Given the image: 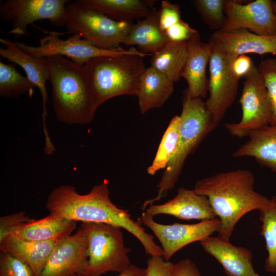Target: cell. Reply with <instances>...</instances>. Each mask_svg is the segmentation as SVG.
I'll use <instances>...</instances> for the list:
<instances>
[{"label": "cell", "instance_id": "cell-1", "mask_svg": "<svg viewBox=\"0 0 276 276\" xmlns=\"http://www.w3.org/2000/svg\"><path fill=\"white\" fill-rule=\"evenodd\" d=\"M106 182L94 186L86 194H80L76 188L61 185L49 195L46 208L50 214L82 222L104 223L126 229L142 243L146 254L162 256L163 249L146 232L138 220L134 221L128 210L119 208L110 200Z\"/></svg>", "mask_w": 276, "mask_h": 276}, {"label": "cell", "instance_id": "cell-2", "mask_svg": "<svg viewBox=\"0 0 276 276\" xmlns=\"http://www.w3.org/2000/svg\"><path fill=\"white\" fill-rule=\"evenodd\" d=\"M255 176L246 169L221 172L197 180L193 191L205 196L220 222L218 236L229 241L234 228L247 213L260 211L270 199L254 189Z\"/></svg>", "mask_w": 276, "mask_h": 276}, {"label": "cell", "instance_id": "cell-3", "mask_svg": "<svg viewBox=\"0 0 276 276\" xmlns=\"http://www.w3.org/2000/svg\"><path fill=\"white\" fill-rule=\"evenodd\" d=\"M47 57L57 119L69 125L91 122L98 106L83 65L60 55Z\"/></svg>", "mask_w": 276, "mask_h": 276}, {"label": "cell", "instance_id": "cell-4", "mask_svg": "<svg viewBox=\"0 0 276 276\" xmlns=\"http://www.w3.org/2000/svg\"><path fill=\"white\" fill-rule=\"evenodd\" d=\"M150 55L136 50L119 56L97 57L87 62L83 67L98 106L119 96H137L140 78L146 69L143 57Z\"/></svg>", "mask_w": 276, "mask_h": 276}, {"label": "cell", "instance_id": "cell-5", "mask_svg": "<svg viewBox=\"0 0 276 276\" xmlns=\"http://www.w3.org/2000/svg\"><path fill=\"white\" fill-rule=\"evenodd\" d=\"M180 118L176 150L157 185V196L145 201L142 207L143 210L165 197L168 192L175 187L188 156L216 127L202 98L190 99L185 91Z\"/></svg>", "mask_w": 276, "mask_h": 276}, {"label": "cell", "instance_id": "cell-6", "mask_svg": "<svg viewBox=\"0 0 276 276\" xmlns=\"http://www.w3.org/2000/svg\"><path fill=\"white\" fill-rule=\"evenodd\" d=\"M86 234L88 261L82 274L101 276L109 271L119 273L128 268L131 249L125 246L121 227L96 222H82Z\"/></svg>", "mask_w": 276, "mask_h": 276}, {"label": "cell", "instance_id": "cell-7", "mask_svg": "<svg viewBox=\"0 0 276 276\" xmlns=\"http://www.w3.org/2000/svg\"><path fill=\"white\" fill-rule=\"evenodd\" d=\"M66 34H78L96 47L114 50L124 43L133 22L117 21L71 1L66 5Z\"/></svg>", "mask_w": 276, "mask_h": 276}, {"label": "cell", "instance_id": "cell-8", "mask_svg": "<svg viewBox=\"0 0 276 276\" xmlns=\"http://www.w3.org/2000/svg\"><path fill=\"white\" fill-rule=\"evenodd\" d=\"M244 77L239 100L242 118L239 122L225 124L229 133L239 138L269 125L271 117L270 100L257 67L254 65Z\"/></svg>", "mask_w": 276, "mask_h": 276}, {"label": "cell", "instance_id": "cell-9", "mask_svg": "<svg viewBox=\"0 0 276 276\" xmlns=\"http://www.w3.org/2000/svg\"><path fill=\"white\" fill-rule=\"evenodd\" d=\"M43 31L47 35L39 40V46L29 45L17 41L15 43L22 51L30 55L44 57L60 55L82 66L95 57L119 56L134 52L137 50L134 47L128 50L121 47L114 50H105L96 47L78 34H73L68 38L62 39L59 36L63 33Z\"/></svg>", "mask_w": 276, "mask_h": 276}, {"label": "cell", "instance_id": "cell-10", "mask_svg": "<svg viewBox=\"0 0 276 276\" xmlns=\"http://www.w3.org/2000/svg\"><path fill=\"white\" fill-rule=\"evenodd\" d=\"M70 0H6L0 5V20H12L7 33L16 37L29 35L27 27L37 20H48L56 27L65 26L66 5Z\"/></svg>", "mask_w": 276, "mask_h": 276}, {"label": "cell", "instance_id": "cell-11", "mask_svg": "<svg viewBox=\"0 0 276 276\" xmlns=\"http://www.w3.org/2000/svg\"><path fill=\"white\" fill-rule=\"evenodd\" d=\"M209 42L212 50L209 64V96L205 103L217 127L235 100L239 79L231 70V63L234 59Z\"/></svg>", "mask_w": 276, "mask_h": 276}, {"label": "cell", "instance_id": "cell-12", "mask_svg": "<svg viewBox=\"0 0 276 276\" xmlns=\"http://www.w3.org/2000/svg\"><path fill=\"white\" fill-rule=\"evenodd\" d=\"M153 217L145 212L138 220L150 229L158 239L163 249L162 256L167 261L185 246L218 233L220 227V222L217 218L194 224L175 223L166 225L155 222Z\"/></svg>", "mask_w": 276, "mask_h": 276}, {"label": "cell", "instance_id": "cell-13", "mask_svg": "<svg viewBox=\"0 0 276 276\" xmlns=\"http://www.w3.org/2000/svg\"><path fill=\"white\" fill-rule=\"evenodd\" d=\"M271 0H256L243 4L241 1L225 0L226 21L222 32L246 29L263 36L276 35V14Z\"/></svg>", "mask_w": 276, "mask_h": 276}, {"label": "cell", "instance_id": "cell-14", "mask_svg": "<svg viewBox=\"0 0 276 276\" xmlns=\"http://www.w3.org/2000/svg\"><path fill=\"white\" fill-rule=\"evenodd\" d=\"M87 240L80 226L73 235L58 241L40 276L82 275L86 268Z\"/></svg>", "mask_w": 276, "mask_h": 276}, {"label": "cell", "instance_id": "cell-15", "mask_svg": "<svg viewBox=\"0 0 276 276\" xmlns=\"http://www.w3.org/2000/svg\"><path fill=\"white\" fill-rule=\"evenodd\" d=\"M6 48H0L1 56L12 63L18 64L25 72L27 77L39 89L42 98V114L45 139L44 150L51 151L55 146L50 140L45 126L47 116L46 104L48 100L46 82L50 80V68L47 57H36L22 51L16 44L7 38H0Z\"/></svg>", "mask_w": 276, "mask_h": 276}, {"label": "cell", "instance_id": "cell-16", "mask_svg": "<svg viewBox=\"0 0 276 276\" xmlns=\"http://www.w3.org/2000/svg\"><path fill=\"white\" fill-rule=\"evenodd\" d=\"M209 42L233 59L248 53L260 55L271 54L276 56V35H258L246 29L226 32L215 31Z\"/></svg>", "mask_w": 276, "mask_h": 276}, {"label": "cell", "instance_id": "cell-17", "mask_svg": "<svg viewBox=\"0 0 276 276\" xmlns=\"http://www.w3.org/2000/svg\"><path fill=\"white\" fill-rule=\"evenodd\" d=\"M212 50L210 43L202 41L198 32L188 41V56L182 73L188 84L186 93L188 98H205L209 90L206 67Z\"/></svg>", "mask_w": 276, "mask_h": 276}, {"label": "cell", "instance_id": "cell-18", "mask_svg": "<svg viewBox=\"0 0 276 276\" xmlns=\"http://www.w3.org/2000/svg\"><path fill=\"white\" fill-rule=\"evenodd\" d=\"M146 212L154 217L158 214L172 215L183 220H211L217 218L205 196L180 188L176 196L167 202L159 205L152 204Z\"/></svg>", "mask_w": 276, "mask_h": 276}, {"label": "cell", "instance_id": "cell-19", "mask_svg": "<svg viewBox=\"0 0 276 276\" xmlns=\"http://www.w3.org/2000/svg\"><path fill=\"white\" fill-rule=\"evenodd\" d=\"M203 249L215 258L227 276H256L253 256L248 249L232 244L219 236L200 241Z\"/></svg>", "mask_w": 276, "mask_h": 276}, {"label": "cell", "instance_id": "cell-20", "mask_svg": "<svg viewBox=\"0 0 276 276\" xmlns=\"http://www.w3.org/2000/svg\"><path fill=\"white\" fill-rule=\"evenodd\" d=\"M58 240L29 242L9 236L0 241V250L27 264L34 276H40Z\"/></svg>", "mask_w": 276, "mask_h": 276}, {"label": "cell", "instance_id": "cell-21", "mask_svg": "<svg viewBox=\"0 0 276 276\" xmlns=\"http://www.w3.org/2000/svg\"><path fill=\"white\" fill-rule=\"evenodd\" d=\"M248 140L233 154L239 158L252 157L261 165L276 172V125H268L249 133Z\"/></svg>", "mask_w": 276, "mask_h": 276}, {"label": "cell", "instance_id": "cell-22", "mask_svg": "<svg viewBox=\"0 0 276 276\" xmlns=\"http://www.w3.org/2000/svg\"><path fill=\"white\" fill-rule=\"evenodd\" d=\"M76 224V221L49 214L41 219H33L10 236L29 242L60 240L71 235Z\"/></svg>", "mask_w": 276, "mask_h": 276}, {"label": "cell", "instance_id": "cell-23", "mask_svg": "<svg viewBox=\"0 0 276 276\" xmlns=\"http://www.w3.org/2000/svg\"><path fill=\"white\" fill-rule=\"evenodd\" d=\"M169 41L160 27L158 10L153 7L146 17L133 25L123 44L137 45L141 53L152 55Z\"/></svg>", "mask_w": 276, "mask_h": 276}, {"label": "cell", "instance_id": "cell-24", "mask_svg": "<svg viewBox=\"0 0 276 276\" xmlns=\"http://www.w3.org/2000/svg\"><path fill=\"white\" fill-rule=\"evenodd\" d=\"M174 82L151 66L142 75L137 95L140 112L161 107L174 90Z\"/></svg>", "mask_w": 276, "mask_h": 276}, {"label": "cell", "instance_id": "cell-25", "mask_svg": "<svg viewBox=\"0 0 276 276\" xmlns=\"http://www.w3.org/2000/svg\"><path fill=\"white\" fill-rule=\"evenodd\" d=\"M86 8L97 11L117 21L133 22L146 17L156 3L154 0H77Z\"/></svg>", "mask_w": 276, "mask_h": 276}, {"label": "cell", "instance_id": "cell-26", "mask_svg": "<svg viewBox=\"0 0 276 276\" xmlns=\"http://www.w3.org/2000/svg\"><path fill=\"white\" fill-rule=\"evenodd\" d=\"M188 56V41H169L152 55L151 65L173 82L179 81Z\"/></svg>", "mask_w": 276, "mask_h": 276}, {"label": "cell", "instance_id": "cell-27", "mask_svg": "<svg viewBox=\"0 0 276 276\" xmlns=\"http://www.w3.org/2000/svg\"><path fill=\"white\" fill-rule=\"evenodd\" d=\"M262 223L260 234L264 238L268 256L264 267L266 271L276 273V195L270 199L269 204L259 211Z\"/></svg>", "mask_w": 276, "mask_h": 276}, {"label": "cell", "instance_id": "cell-28", "mask_svg": "<svg viewBox=\"0 0 276 276\" xmlns=\"http://www.w3.org/2000/svg\"><path fill=\"white\" fill-rule=\"evenodd\" d=\"M35 85L17 70L16 64L0 61V95L7 97H18L28 94L32 97Z\"/></svg>", "mask_w": 276, "mask_h": 276}, {"label": "cell", "instance_id": "cell-29", "mask_svg": "<svg viewBox=\"0 0 276 276\" xmlns=\"http://www.w3.org/2000/svg\"><path fill=\"white\" fill-rule=\"evenodd\" d=\"M180 123V116H175L171 120L157 149L152 164L148 168L149 174L154 175L158 171L165 168L176 149Z\"/></svg>", "mask_w": 276, "mask_h": 276}, {"label": "cell", "instance_id": "cell-30", "mask_svg": "<svg viewBox=\"0 0 276 276\" xmlns=\"http://www.w3.org/2000/svg\"><path fill=\"white\" fill-rule=\"evenodd\" d=\"M225 0H195L194 6L204 22L211 29L221 31L226 16L224 12Z\"/></svg>", "mask_w": 276, "mask_h": 276}, {"label": "cell", "instance_id": "cell-31", "mask_svg": "<svg viewBox=\"0 0 276 276\" xmlns=\"http://www.w3.org/2000/svg\"><path fill=\"white\" fill-rule=\"evenodd\" d=\"M270 100L271 117L269 125H276V59L268 58L257 66Z\"/></svg>", "mask_w": 276, "mask_h": 276}, {"label": "cell", "instance_id": "cell-32", "mask_svg": "<svg viewBox=\"0 0 276 276\" xmlns=\"http://www.w3.org/2000/svg\"><path fill=\"white\" fill-rule=\"evenodd\" d=\"M0 276H34L29 266L13 256L1 251Z\"/></svg>", "mask_w": 276, "mask_h": 276}, {"label": "cell", "instance_id": "cell-33", "mask_svg": "<svg viewBox=\"0 0 276 276\" xmlns=\"http://www.w3.org/2000/svg\"><path fill=\"white\" fill-rule=\"evenodd\" d=\"M33 219L20 211L0 218V241L11 236L13 233L24 226Z\"/></svg>", "mask_w": 276, "mask_h": 276}, {"label": "cell", "instance_id": "cell-34", "mask_svg": "<svg viewBox=\"0 0 276 276\" xmlns=\"http://www.w3.org/2000/svg\"><path fill=\"white\" fill-rule=\"evenodd\" d=\"M158 18L160 27L165 32L181 20L179 6L167 0L162 1L158 10Z\"/></svg>", "mask_w": 276, "mask_h": 276}, {"label": "cell", "instance_id": "cell-35", "mask_svg": "<svg viewBox=\"0 0 276 276\" xmlns=\"http://www.w3.org/2000/svg\"><path fill=\"white\" fill-rule=\"evenodd\" d=\"M197 32L182 19L165 31L168 40L173 42L188 41Z\"/></svg>", "mask_w": 276, "mask_h": 276}, {"label": "cell", "instance_id": "cell-36", "mask_svg": "<svg viewBox=\"0 0 276 276\" xmlns=\"http://www.w3.org/2000/svg\"><path fill=\"white\" fill-rule=\"evenodd\" d=\"M147 276H171L173 263L162 256H151L147 262Z\"/></svg>", "mask_w": 276, "mask_h": 276}, {"label": "cell", "instance_id": "cell-37", "mask_svg": "<svg viewBox=\"0 0 276 276\" xmlns=\"http://www.w3.org/2000/svg\"><path fill=\"white\" fill-rule=\"evenodd\" d=\"M171 276H201V275L194 262L189 259H185L173 264Z\"/></svg>", "mask_w": 276, "mask_h": 276}, {"label": "cell", "instance_id": "cell-38", "mask_svg": "<svg viewBox=\"0 0 276 276\" xmlns=\"http://www.w3.org/2000/svg\"><path fill=\"white\" fill-rule=\"evenodd\" d=\"M254 65L251 58L246 55H241L235 58L231 63V70L234 75L240 79L245 76Z\"/></svg>", "mask_w": 276, "mask_h": 276}, {"label": "cell", "instance_id": "cell-39", "mask_svg": "<svg viewBox=\"0 0 276 276\" xmlns=\"http://www.w3.org/2000/svg\"><path fill=\"white\" fill-rule=\"evenodd\" d=\"M77 276L84 275H77ZM117 276H147V269L146 268H140L135 265L131 264Z\"/></svg>", "mask_w": 276, "mask_h": 276}, {"label": "cell", "instance_id": "cell-40", "mask_svg": "<svg viewBox=\"0 0 276 276\" xmlns=\"http://www.w3.org/2000/svg\"><path fill=\"white\" fill-rule=\"evenodd\" d=\"M272 8L274 12L276 14V1H273L272 3Z\"/></svg>", "mask_w": 276, "mask_h": 276}, {"label": "cell", "instance_id": "cell-41", "mask_svg": "<svg viewBox=\"0 0 276 276\" xmlns=\"http://www.w3.org/2000/svg\"><path fill=\"white\" fill-rule=\"evenodd\" d=\"M256 276H262V275H259V274H258V273H257V274H256Z\"/></svg>", "mask_w": 276, "mask_h": 276}, {"label": "cell", "instance_id": "cell-42", "mask_svg": "<svg viewBox=\"0 0 276 276\" xmlns=\"http://www.w3.org/2000/svg\"><path fill=\"white\" fill-rule=\"evenodd\" d=\"M72 276H77V275H72Z\"/></svg>", "mask_w": 276, "mask_h": 276}]
</instances>
